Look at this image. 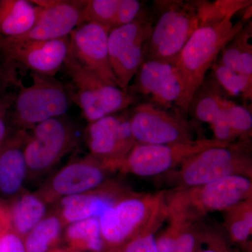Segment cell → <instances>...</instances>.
Listing matches in <instances>:
<instances>
[{"mask_svg": "<svg viewBox=\"0 0 252 252\" xmlns=\"http://www.w3.org/2000/svg\"><path fill=\"white\" fill-rule=\"evenodd\" d=\"M165 190L137 193L131 190L99 218L104 250L141 235L155 233L167 219Z\"/></svg>", "mask_w": 252, "mask_h": 252, "instance_id": "obj_1", "label": "cell"}, {"mask_svg": "<svg viewBox=\"0 0 252 252\" xmlns=\"http://www.w3.org/2000/svg\"><path fill=\"white\" fill-rule=\"evenodd\" d=\"M233 17L200 23L181 52L175 64L182 85L178 109L186 116L192 96L205 79L207 71L223 46L245 25L243 19L233 23Z\"/></svg>", "mask_w": 252, "mask_h": 252, "instance_id": "obj_2", "label": "cell"}, {"mask_svg": "<svg viewBox=\"0 0 252 252\" xmlns=\"http://www.w3.org/2000/svg\"><path fill=\"white\" fill-rule=\"evenodd\" d=\"M252 198V179L242 176L186 188L165 190L167 219L199 223L208 214Z\"/></svg>", "mask_w": 252, "mask_h": 252, "instance_id": "obj_3", "label": "cell"}, {"mask_svg": "<svg viewBox=\"0 0 252 252\" xmlns=\"http://www.w3.org/2000/svg\"><path fill=\"white\" fill-rule=\"evenodd\" d=\"M154 24L144 61L176 64L194 32L200 25L198 1L160 0L152 8Z\"/></svg>", "mask_w": 252, "mask_h": 252, "instance_id": "obj_4", "label": "cell"}, {"mask_svg": "<svg viewBox=\"0 0 252 252\" xmlns=\"http://www.w3.org/2000/svg\"><path fill=\"white\" fill-rule=\"evenodd\" d=\"M163 176L175 189L205 185L235 176L252 179L251 141L238 140L225 147L205 149Z\"/></svg>", "mask_w": 252, "mask_h": 252, "instance_id": "obj_5", "label": "cell"}, {"mask_svg": "<svg viewBox=\"0 0 252 252\" xmlns=\"http://www.w3.org/2000/svg\"><path fill=\"white\" fill-rule=\"evenodd\" d=\"M63 67L75 89L72 100L75 101L89 123L130 109L142 101L128 89L123 90L104 82L77 61L70 51Z\"/></svg>", "mask_w": 252, "mask_h": 252, "instance_id": "obj_6", "label": "cell"}, {"mask_svg": "<svg viewBox=\"0 0 252 252\" xmlns=\"http://www.w3.org/2000/svg\"><path fill=\"white\" fill-rule=\"evenodd\" d=\"M31 85L18 84L9 117L16 130H32L37 124L64 116L72 100V93L55 77L31 72Z\"/></svg>", "mask_w": 252, "mask_h": 252, "instance_id": "obj_7", "label": "cell"}, {"mask_svg": "<svg viewBox=\"0 0 252 252\" xmlns=\"http://www.w3.org/2000/svg\"><path fill=\"white\" fill-rule=\"evenodd\" d=\"M229 144L214 138H198L188 143L160 145L136 144L130 153L121 161L114 164L109 170L140 177L163 175L175 170L189 158L205 149Z\"/></svg>", "mask_w": 252, "mask_h": 252, "instance_id": "obj_8", "label": "cell"}, {"mask_svg": "<svg viewBox=\"0 0 252 252\" xmlns=\"http://www.w3.org/2000/svg\"><path fill=\"white\" fill-rule=\"evenodd\" d=\"M154 24L152 8L146 7L133 22L109 32V62L118 86L127 90L144 62V54Z\"/></svg>", "mask_w": 252, "mask_h": 252, "instance_id": "obj_9", "label": "cell"}, {"mask_svg": "<svg viewBox=\"0 0 252 252\" xmlns=\"http://www.w3.org/2000/svg\"><path fill=\"white\" fill-rule=\"evenodd\" d=\"M180 109H165L142 101L131 109L130 127L136 143L172 144L196 140L194 127Z\"/></svg>", "mask_w": 252, "mask_h": 252, "instance_id": "obj_10", "label": "cell"}, {"mask_svg": "<svg viewBox=\"0 0 252 252\" xmlns=\"http://www.w3.org/2000/svg\"><path fill=\"white\" fill-rule=\"evenodd\" d=\"M77 144L72 123L63 116L37 124L25 145L28 171L41 174L54 167Z\"/></svg>", "mask_w": 252, "mask_h": 252, "instance_id": "obj_11", "label": "cell"}, {"mask_svg": "<svg viewBox=\"0 0 252 252\" xmlns=\"http://www.w3.org/2000/svg\"><path fill=\"white\" fill-rule=\"evenodd\" d=\"M69 51V36L39 41L0 35V56L10 70L15 71L13 64L19 63L31 72L54 77L63 67Z\"/></svg>", "mask_w": 252, "mask_h": 252, "instance_id": "obj_12", "label": "cell"}, {"mask_svg": "<svg viewBox=\"0 0 252 252\" xmlns=\"http://www.w3.org/2000/svg\"><path fill=\"white\" fill-rule=\"evenodd\" d=\"M130 115L131 109H126L89 123L86 128L90 155L102 162L109 171L137 144L131 131Z\"/></svg>", "mask_w": 252, "mask_h": 252, "instance_id": "obj_13", "label": "cell"}, {"mask_svg": "<svg viewBox=\"0 0 252 252\" xmlns=\"http://www.w3.org/2000/svg\"><path fill=\"white\" fill-rule=\"evenodd\" d=\"M128 89L143 101L165 109H178L182 85L175 64L144 61Z\"/></svg>", "mask_w": 252, "mask_h": 252, "instance_id": "obj_14", "label": "cell"}, {"mask_svg": "<svg viewBox=\"0 0 252 252\" xmlns=\"http://www.w3.org/2000/svg\"><path fill=\"white\" fill-rule=\"evenodd\" d=\"M110 172L102 162L89 155L63 167L41 189L39 195L47 203L91 191L107 182Z\"/></svg>", "mask_w": 252, "mask_h": 252, "instance_id": "obj_15", "label": "cell"}, {"mask_svg": "<svg viewBox=\"0 0 252 252\" xmlns=\"http://www.w3.org/2000/svg\"><path fill=\"white\" fill-rule=\"evenodd\" d=\"M109 31L94 23L79 25L69 34L70 53L83 65L102 81L118 86L109 62Z\"/></svg>", "mask_w": 252, "mask_h": 252, "instance_id": "obj_16", "label": "cell"}, {"mask_svg": "<svg viewBox=\"0 0 252 252\" xmlns=\"http://www.w3.org/2000/svg\"><path fill=\"white\" fill-rule=\"evenodd\" d=\"M38 6L34 27L18 39L48 41L69 36L80 24L81 10L86 1L39 0L31 1Z\"/></svg>", "mask_w": 252, "mask_h": 252, "instance_id": "obj_17", "label": "cell"}, {"mask_svg": "<svg viewBox=\"0 0 252 252\" xmlns=\"http://www.w3.org/2000/svg\"><path fill=\"white\" fill-rule=\"evenodd\" d=\"M130 191L120 182L108 180L91 191L61 198L57 213L64 225L88 219H99L119 198Z\"/></svg>", "mask_w": 252, "mask_h": 252, "instance_id": "obj_18", "label": "cell"}, {"mask_svg": "<svg viewBox=\"0 0 252 252\" xmlns=\"http://www.w3.org/2000/svg\"><path fill=\"white\" fill-rule=\"evenodd\" d=\"M29 133L16 130L0 147V192L12 196L19 193L28 173L24 149Z\"/></svg>", "mask_w": 252, "mask_h": 252, "instance_id": "obj_19", "label": "cell"}, {"mask_svg": "<svg viewBox=\"0 0 252 252\" xmlns=\"http://www.w3.org/2000/svg\"><path fill=\"white\" fill-rule=\"evenodd\" d=\"M228 95L212 74L206 76L192 96L188 115L196 122L213 125L221 119Z\"/></svg>", "mask_w": 252, "mask_h": 252, "instance_id": "obj_20", "label": "cell"}, {"mask_svg": "<svg viewBox=\"0 0 252 252\" xmlns=\"http://www.w3.org/2000/svg\"><path fill=\"white\" fill-rule=\"evenodd\" d=\"M38 9L27 0H0V35L11 38L26 34L35 24Z\"/></svg>", "mask_w": 252, "mask_h": 252, "instance_id": "obj_21", "label": "cell"}, {"mask_svg": "<svg viewBox=\"0 0 252 252\" xmlns=\"http://www.w3.org/2000/svg\"><path fill=\"white\" fill-rule=\"evenodd\" d=\"M46 201L39 194L19 195L7 210L11 229L24 239L46 217Z\"/></svg>", "mask_w": 252, "mask_h": 252, "instance_id": "obj_22", "label": "cell"}, {"mask_svg": "<svg viewBox=\"0 0 252 252\" xmlns=\"http://www.w3.org/2000/svg\"><path fill=\"white\" fill-rule=\"evenodd\" d=\"M166 229L157 238L158 252H196L203 227L198 223L169 220Z\"/></svg>", "mask_w": 252, "mask_h": 252, "instance_id": "obj_23", "label": "cell"}, {"mask_svg": "<svg viewBox=\"0 0 252 252\" xmlns=\"http://www.w3.org/2000/svg\"><path fill=\"white\" fill-rule=\"evenodd\" d=\"M252 21L245 24L220 51L215 62L252 77Z\"/></svg>", "mask_w": 252, "mask_h": 252, "instance_id": "obj_24", "label": "cell"}, {"mask_svg": "<svg viewBox=\"0 0 252 252\" xmlns=\"http://www.w3.org/2000/svg\"><path fill=\"white\" fill-rule=\"evenodd\" d=\"M224 226L230 243L238 245L243 252H252V198L246 199L223 212Z\"/></svg>", "mask_w": 252, "mask_h": 252, "instance_id": "obj_25", "label": "cell"}, {"mask_svg": "<svg viewBox=\"0 0 252 252\" xmlns=\"http://www.w3.org/2000/svg\"><path fill=\"white\" fill-rule=\"evenodd\" d=\"M64 238L74 252H102L104 245L99 219L91 218L68 225Z\"/></svg>", "mask_w": 252, "mask_h": 252, "instance_id": "obj_26", "label": "cell"}, {"mask_svg": "<svg viewBox=\"0 0 252 252\" xmlns=\"http://www.w3.org/2000/svg\"><path fill=\"white\" fill-rule=\"evenodd\" d=\"M64 226L58 213L44 217L23 239L26 252H49L54 250Z\"/></svg>", "mask_w": 252, "mask_h": 252, "instance_id": "obj_27", "label": "cell"}, {"mask_svg": "<svg viewBox=\"0 0 252 252\" xmlns=\"http://www.w3.org/2000/svg\"><path fill=\"white\" fill-rule=\"evenodd\" d=\"M210 69L212 77L228 95L240 96L244 99L252 100V77L235 72L217 62Z\"/></svg>", "mask_w": 252, "mask_h": 252, "instance_id": "obj_28", "label": "cell"}, {"mask_svg": "<svg viewBox=\"0 0 252 252\" xmlns=\"http://www.w3.org/2000/svg\"><path fill=\"white\" fill-rule=\"evenodd\" d=\"M119 0H88L81 10L80 24L94 23L110 32L115 28Z\"/></svg>", "mask_w": 252, "mask_h": 252, "instance_id": "obj_29", "label": "cell"}, {"mask_svg": "<svg viewBox=\"0 0 252 252\" xmlns=\"http://www.w3.org/2000/svg\"><path fill=\"white\" fill-rule=\"evenodd\" d=\"M219 122H225L241 136L242 140H250L252 131L251 109L238 105L228 99ZM217 122V123H219ZM217 124V123H216Z\"/></svg>", "mask_w": 252, "mask_h": 252, "instance_id": "obj_30", "label": "cell"}, {"mask_svg": "<svg viewBox=\"0 0 252 252\" xmlns=\"http://www.w3.org/2000/svg\"><path fill=\"white\" fill-rule=\"evenodd\" d=\"M196 252H240L221 230L203 227L201 242Z\"/></svg>", "mask_w": 252, "mask_h": 252, "instance_id": "obj_31", "label": "cell"}, {"mask_svg": "<svg viewBox=\"0 0 252 252\" xmlns=\"http://www.w3.org/2000/svg\"><path fill=\"white\" fill-rule=\"evenodd\" d=\"M102 252H158L155 233L141 235L117 248Z\"/></svg>", "mask_w": 252, "mask_h": 252, "instance_id": "obj_32", "label": "cell"}, {"mask_svg": "<svg viewBox=\"0 0 252 252\" xmlns=\"http://www.w3.org/2000/svg\"><path fill=\"white\" fill-rule=\"evenodd\" d=\"M144 7V3L137 0H119L115 28L133 22Z\"/></svg>", "mask_w": 252, "mask_h": 252, "instance_id": "obj_33", "label": "cell"}, {"mask_svg": "<svg viewBox=\"0 0 252 252\" xmlns=\"http://www.w3.org/2000/svg\"><path fill=\"white\" fill-rule=\"evenodd\" d=\"M16 95V93L0 91V147L9 135L7 120Z\"/></svg>", "mask_w": 252, "mask_h": 252, "instance_id": "obj_34", "label": "cell"}, {"mask_svg": "<svg viewBox=\"0 0 252 252\" xmlns=\"http://www.w3.org/2000/svg\"><path fill=\"white\" fill-rule=\"evenodd\" d=\"M0 252H26L23 239L11 229L0 235Z\"/></svg>", "mask_w": 252, "mask_h": 252, "instance_id": "obj_35", "label": "cell"}, {"mask_svg": "<svg viewBox=\"0 0 252 252\" xmlns=\"http://www.w3.org/2000/svg\"><path fill=\"white\" fill-rule=\"evenodd\" d=\"M9 84H16L18 85L16 74L7 69L0 62V91H6Z\"/></svg>", "mask_w": 252, "mask_h": 252, "instance_id": "obj_36", "label": "cell"}, {"mask_svg": "<svg viewBox=\"0 0 252 252\" xmlns=\"http://www.w3.org/2000/svg\"><path fill=\"white\" fill-rule=\"evenodd\" d=\"M49 252H74L70 250H61V249H54Z\"/></svg>", "mask_w": 252, "mask_h": 252, "instance_id": "obj_37", "label": "cell"}]
</instances>
